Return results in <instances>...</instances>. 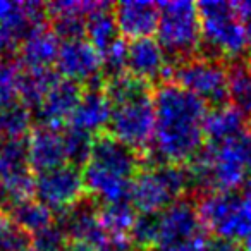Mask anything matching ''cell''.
<instances>
[{
  "mask_svg": "<svg viewBox=\"0 0 251 251\" xmlns=\"http://www.w3.org/2000/svg\"><path fill=\"white\" fill-rule=\"evenodd\" d=\"M244 26H246V33H248V43H250V47H251V21H248Z\"/></svg>",
  "mask_w": 251,
  "mask_h": 251,
  "instance_id": "cell-38",
  "label": "cell"
},
{
  "mask_svg": "<svg viewBox=\"0 0 251 251\" xmlns=\"http://www.w3.org/2000/svg\"><path fill=\"white\" fill-rule=\"evenodd\" d=\"M69 243L66 234L59 227V224H53L52 227L42 230L40 234L33 236V248L36 251H62V248Z\"/></svg>",
  "mask_w": 251,
  "mask_h": 251,
  "instance_id": "cell-33",
  "label": "cell"
},
{
  "mask_svg": "<svg viewBox=\"0 0 251 251\" xmlns=\"http://www.w3.org/2000/svg\"><path fill=\"white\" fill-rule=\"evenodd\" d=\"M191 186L206 193H234L251 174V131L222 145H206L189 162Z\"/></svg>",
  "mask_w": 251,
  "mask_h": 251,
  "instance_id": "cell-4",
  "label": "cell"
},
{
  "mask_svg": "<svg viewBox=\"0 0 251 251\" xmlns=\"http://www.w3.org/2000/svg\"><path fill=\"white\" fill-rule=\"evenodd\" d=\"M4 200H5V193L2 189V186H0V201H4Z\"/></svg>",
  "mask_w": 251,
  "mask_h": 251,
  "instance_id": "cell-40",
  "label": "cell"
},
{
  "mask_svg": "<svg viewBox=\"0 0 251 251\" xmlns=\"http://www.w3.org/2000/svg\"><path fill=\"white\" fill-rule=\"evenodd\" d=\"M83 86L74 81L59 77L42 103L36 107L35 115L38 126H47L53 129H64V126L69 124L81 97H83Z\"/></svg>",
  "mask_w": 251,
  "mask_h": 251,
  "instance_id": "cell-16",
  "label": "cell"
},
{
  "mask_svg": "<svg viewBox=\"0 0 251 251\" xmlns=\"http://www.w3.org/2000/svg\"><path fill=\"white\" fill-rule=\"evenodd\" d=\"M25 251H36V250H35V248H33V246H29V248H26Z\"/></svg>",
  "mask_w": 251,
  "mask_h": 251,
  "instance_id": "cell-41",
  "label": "cell"
},
{
  "mask_svg": "<svg viewBox=\"0 0 251 251\" xmlns=\"http://www.w3.org/2000/svg\"><path fill=\"white\" fill-rule=\"evenodd\" d=\"M0 186L11 203L35 195V174L28 164L26 140H7L0 145Z\"/></svg>",
  "mask_w": 251,
  "mask_h": 251,
  "instance_id": "cell-11",
  "label": "cell"
},
{
  "mask_svg": "<svg viewBox=\"0 0 251 251\" xmlns=\"http://www.w3.org/2000/svg\"><path fill=\"white\" fill-rule=\"evenodd\" d=\"M141 169V153L101 133L95 136L90 158L84 165V188L101 205L129 201L133 181Z\"/></svg>",
  "mask_w": 251,
  "mask_h": 251,
  "instance_id": "cell-3",
  "label": "cell"
},
{
  "mask_svg": "<svg viewBox=\"0 0 251 251\" xmlns=\"http://www.w3.org/2000/svg\"><path fill=\"white\" fill-rule=\"evenodd\" d=\"M248 67H250V69H251V59H250V62H248Z\"/></svg>",
  "mask_w": 251,
  "mask_h": 251,
  "instance_id": "cell-42",
  "label": "cell"
},
{
  "mask_svg": "<svg viewBox=\"0 0 251 251\" xmlns=\"http://www.w3.org/2000/svg\"><path fill=\"white\" fill-rule=\"evenodd\" d=\"M33 114L25 103H16L0 110V138L7 140H26L31 133Z\"/></svg>",
  "mask_w": 251,
  "mask_h": 251,
  "instance_id": "cell-26",
  "label": "cell"
},
{
  "mask_svg": "<svg viewBox=\"0 0 251 251\" xmlns=\"http://www.w3.org/2000/svg\"><path fill=\"white\" fill-rule=\"evenodd\" d=\"M26 148H28L29 169L35 176L67 164L62 129L36 124V127H33L26 138Z\"/></svg>",
  "mask_w": 251,
  "mask_h": 251,
  "instance_id": "cell-17",
  "label": "cell"
},
{
  "mask_svg": "<svg viewBox=\"0 0 251 251\" xmlns=\"http://www.w3.org/2000/svg\"><path fill=\"white\" fill-rule=\"evenodd\" d=\"M59 74L55 69H23L21 79H19V101L26 107L31 108L38 107L50 88L59 79Z\"/></svg>",
  "mask_w": 251,
  "mask_h": 251,
  "instance_id": "cell-23",
  "label": "cell"
},
{
  "mask_svg": "<svg viewBox=\"0 0 251 251\" xmlns=\"http://www.w3.org/2000/svg\"><path fill=\"white\" fill-rule=\"evenodd\" d=\"M112 105L110 136L143 153L151 150L155 134V105L150 84L131 74L108 77L103 84Z\"/></svg>",
  "mask_w": 251,
  "mask_h": 251,
  "instance_id": "cell-2",
  "label": "cell"
},
{
  "mask_svg": "<svg viewBox=\"0 0 251 251\" xmlns=\"http://www.w3.org/2000/svg\"><path fill=\"white\" fill-rule=\"evenodd\" d=\"M21 73V66L16 60L0 57V110L18 101Z\"/></svg>",
  "mask_w": 251,
  "mask_h": 251,
  "instance_id": "cell-29",
  "label": "cell"
},
{
  "mask_svg": "<svg viewBox=\"0 0 251 251\" xmlns=\"http://www.w3.org/2000/svg\"><path fill=\"white\" fill-rule=\"evenodd\" d=\"M246 188H248V193H246V195H248V196H251V179L246 182Z\"/></svg>",
  "mask_w": 251,
  "mask_h": 251,
  "instance_id": "cell-39",
  "label": "cell"
},
{
  "mask_svg": "<svg viewBox=\"0 0 251 251\" xmlns=\"http://www.w3.org/2000/svg\"><path fill=\"white\" fill-rule=\"evenodd\" d=\"M60 40L52 28L42 25L33 29L18 49V64L23 69H50L59 55Z\"/></svg>",
  "mask_w": 251,
  "mask_h": 251,
  "instance_id": "cell-20",
  "label": "cell"
},
{
  "mask_svg": "<svg viewBox=\"0 0 251 251\" xmlns=\"http://www.w3.org/2000/svg\"><path fill=\"white\" fill-rule=\"evenodd\" d=\"M191 188L188 165L157 164L141 169L133 181L129 201L138 213H160Z\"/></svg>",
  "mask_w": 251,
  "mask_h": 251,
  "instance_id": "cell-6",
  "label": "cell"
},
{
  "mask_svg": "<svg viewBox=\"0 0 251 251\" xmlns=\"http://www.w3.org/2000/svg\"><path fill=\"white\" fill-rule=\"evenodd\" d=\"M62 251H97L90 246H84V244H77V243H67L62 248Z\"/></svg>",
  "mask_w": 251,
  "mask_h": 251,
  "instance_id": "cell-37",
  "label": "cell"
},
{
  "mask_svg": "<svg viewBox=\"0 0 251 251\" xmlns=\"http://www.w3.org/2000/svg\"><path fill=\"white\" fill-rule=\"evenodd\" d=\"M83 172L71 164L35 176V195L52 212L62 213L84 200Z\"/></svg>",
  "mask_w": 251,
  "mask_h": 251,
  "instance_id": "cell-10",
  "label": "cell"
},
{
  "mask_svg": "<svg viewBox=\"0 0 251 251\" xmlns=\"http://www.w3.org/2000/svg\"><path fill=\"white\" fill-rule=\"evenodd\" d=\"M172 64L169 60L167 52L158 43V40L150 38H138L131 40L127 43V53H126V71L131 76L153 83L160 77L171 74Z\"/></svg>",
  "mask_w": 251,
  "mask_h": 251,
  "instance_id": "cell-15",
  "label": "cell"
},
{
  "mask_svg": "<svg viewBox=\"0 0 251 251\" xmlns=\"http://www.w3.org/2000/svg\"><path fill=\"white\" fill-rule=\"evenodd\" d=\"M169 77L206 105L222 107L229 98V69L226 62L206 55H195L172 64Z\"/></svg>",
  "mask_w": 251,
  "mask_h": 251,
  "instance_id": "cell-9",
  "label": "cell"
},
{
  "mask_svg": "<svg viewBox=\"0 0 251 251\" xmlns=\"http://www.w3.org/2000/svg\"><path fill=\"white\" fill-rule=\"evenodd\" d=\"M203 55L212 59H237L250 47L246 26L236 14L234 4L222 0L200 2Z\"/></svg>",
  "mask_w": 251,
  "mask_h": 251,
  "instance_id": "cell-5",
  "label": "cell"
},
{
  "mask_svg": "<svg viewBox=\"0 0 251 251\" xmlns=\"http://www.w3.org/2000/svg\"><path fill=\"white\" fill-rule=\"evenodd\" d=\"M208 237V236H206ZM206 237L201 239L191 241V243H184V244H176V246H167V248H157L153 251H201L203 244H205Z\"/></svg>",
  "mask_w": 251,
  "mask_h": 251,
  "instance_id": "cell-35",
  "label": "cell"
},
{
  "mask_svg": "<svg viewBox=\"0 0 251 251\" xmlns=\"http://www.w3.org/2000/svg\"><path fill=\"white\" fill-rule=\"evenodd\" d=\"M105 251H148V250L138 246V244H134L129 239H121V241H114Z\"/></svg>",
  "mask_w": 251,
  "mask_h": 251,
  "instance_id": "cell-36",
  "label": "cell"
},
{
  "mask_svg": "<svg viewBox=\"0 0 251 251\" xmlns=\"http://www.w3.org/2000/svg\"><path fill=\"white\" fill-rule=\"evenodd\" d=\"M157 36L167 55L177 57V62L195 57L201 49L198 5L189 0L160 2Z\"/></svg>",
  "mask_w": 251,
  "mask_h": 251,
  "instance_id": "cell-7",
  "label": "cell"
},
{
  "mask_svg": "<svg viewBox=\"0 0 251 251\" xmlns=\"http://www.w3.org/2000/svg\"><path fill=\"white\" fill-rule=\"evenodd\" d=\"M59 227L66 234L69 243H77L90 246L97 251H105L112 243L110 236L103 229L98 217V208L90 201L83 200L76 206L59 213Z\"/></svg>",
  "mask_w": 251,
  "mask_h": 251,
  "instance_id": "cell-14",
  "label": "cell"
},
{
  "mask_svg": "<svg viewBox=\"0 0 251 251\" xmlns=\"http://www.w3.org/2000/svg\"><path fill=\"white\" fill-rule=\"evenodd\" d=\"M206 237L196 205L188 198H181L158 213V230L153 250L191 243Z\"/></svg>",
  "mask_w": 251,
  "mask_h": 251,
  "instance_id": "cell-12",
  "label": "cell"
},
{
  "mask_svg": "<svg viewBox=\"0 0 251 251\" xmlns=\"http://www.w3.org/2000/svg\"><path fill=\"white\" fill-rule=\"evenodd\" d=\"M55 73L64 79L77 84H100L97 83L103 73L101 57L98 50L86 38H76L60 42L59 55L55 60Z\"/></svg>",
  "mask_w": 251,
  "mask_h": 251,
  "instance_id": "cell-13",
  "label": "cell"
},
{
  "mask_svg": "<svg viewBox=\"0 0 251 251\" xmlns=\"http://www.w3.org/2000/svg\"><path fill=\"white\" fill-rule=\"evenodd\" d=\"M2 141H4V140H2V138H0V145H2Z\"/></svg>",
  "mask_w": 251,
  "mask_h": 251,
  "instance_id": "cell-43",
  "label": "cell"
},
{
  "mask_svg": "<svg viewBox=\"0 0 251 251\" xmlns=\"http://www.w3.org/2000/svg\"><path fill=\"white\" fill-rule=\"evenodd\" d=\"M98 217L107 230V234L114 241L127 239L138 219V212L131 201L112 203V205H101L98 208Z\"/></svg>",
  "mask_w": 251,
  "mask_h": 251,
  "instance_id": "cell-24",
  "label": "cell"
},
{
  "mask_svg": "<svg viewBox=\"0 0 251 251\" xmlns=\"http://www.w3.org/2000/svg\"><path fill=\"white\" fill-rule=\"evenodd\" d=\"M31 246V237L7 213H0V251H25Z\"/></svg>",
  "mask_w": 251,
  "mask_h": 251,
  "instance_id": "cell-31",
  "label": "cell"
},
{
  "mask_svg": "<svg viewBox=\"0 0 251 251\" xmlns=\"http://www.w3.org/2000/svg\"><path fill=\"white\" fill-rule=\"evenodd\" d=\"M107 2H93V0H59V2H50L45 4L47 16L52 19L57 18H79L88 19L93 12L107 7Z\"/></svg>",
  "mask_w": 251,
  "mask_h": 251,
  "instance_id": "cell-30",
  "label": "cell"
},
{
  "mask_svg": "<svg viewBox=\"0 0 251 251\" xmlns=\"http://www.w3.org/2000/svg\"><path fill=\"white\" fill-rule=\"evenodd\" d=\"M110 112L112 105L103 84H93L83 91V97L67 126L84 131L91 136H98L110 122Z\"/></svg>",
  "mask_w": 251,
  "mask_h": 251,
  "instance_id": "cell-19",
  "label": "cell"
},
{
  "mask_svg": "<svg viewBox=\"0 0 251 251\" xmlns=\"http://www.w3.org/2000/svg\"><path fill=\"white\" fill-rule=\"evenodd\" d=\"M64 143H66V153H67V164L74 165L79 169V165H86L88 158L91 153L95 136L79 131L76 127L66 126L62 129Z\"/></svg>",
  "mask_w": 251,
  "mask_h": 251,
  "instance_id": "cell-28",
  "label": "cell"
},
{
  "mask_svg": "<svg viewBox=\"0 0 251 251\" xmlns=\"http://www.w3.org/2000/svg\"><path fill=\"white\" fill-rule=\"evenodd\" d=\"M155 134L151 150L157 164L188 165L205 141L208 105L176 83H162L153 91Z\"/></svg>",
  "mask_w": 251,
  "mask_h": 251,
  "instance_id": "cell-1",
  "label": "cell"
},
{
  "mask_svg": "<svg viewBox=\"0 0 251 251\" xmlns=\"http://www.w3.org/2000/svg\"><path fill=\"white\" fill-rule=\"evenodd\" d=\"M198 213L206 230L217 237L246 243L251 237V196L239 193H206L200 198Z\"/></svg>",
  "mask_w": 251,
  "mask_h": 251,
  "instance_id": "cell-8",
  "label": "cell"
},
{
  "mask_svg": "<svg viewBox=\"0 0 251 251\" xmlns=\"http://www.w3.org/2000/svg\"><path fill=\"white\" fill-rule=\"evenodd\" d=\"M201 251H243L239 243L224 239V237H206Z\"/></svg>",
  "mask_w": 251,
  "mask_h": 251,
  "instance_id": "cell-34",
  "label": "cell"
},
{
  "mask_svg": "<svg viewBox=\"0 0 251 251\" xmlns=\"http://www.w3.org/2000/svg\"><path fill=\"white\" fill-rule=\"evenodd\" d=\"M229 100L246 119H251V69L248 64L234 62L229 67Z\"/></svg>",
  "mask_w": 251,
  "mask_h": 251,
  "instance_id": "cell-27",
  "label": "cell"
},
{
  "mask_svg": "<svg viewBox=\"0 0 251 251\" xmlns=\"http://www.w3.org/2000/svg\"><path fill=\"white\" fill-rule=\"evenodd\" d=\"M112 5L100 9V11L93 12L91 16H88L86 19V29H84V36L86 40L98 50L100 57L117 42L119 29L115 25L114 14H112Z\"/></svg>",
  "mask_w": 251,
  "mask_h": 251,
  "instance_id": "cell-25",
  "label": "cell"
},
{
  "mask_svg": "<svg viewBox=\"0 0 251 251\" xmlns=\"http://www.w3.org/2000/svg\"><path fill=\"white\" fill-rule=\"evenodd\" d=\"M158 213H138V219L131 230V239L141 248H153L157 241Z\"/></svg>",
  "mask_w": 251,
  "mask_h": 251,
  "instance_id": "cell-32",
  "label": "cell"
},
{
  "mask_svg": "<svg viewBox=\"0 0 251 251\" xmlns=\"http://www.w3.org/2000/svg\"><path fill=\"white\" fill-rule=\"evenodd\" d=\"M246 131V117L232 105L215 107L206 114L205 140L208 145H222Z\"/></svg>",
  "mask_w": 251,
  "mask_h": 251,
  "instance_id": "cell-21",
  "label": "cell"
},
{
  "mask_svg": "<svg viewBox=\"0 0 251 251\" xmlns=\"http://www.w3.org/2000/svg\"><path fill=\"white\" fill-rule=\"evenodd\" d=\"M112 14L119 33L131 40L150 38L153 33H157L158 4L155 2H121L112 5Z\"/></svg>",
  "mask_w": 251,
  "mask_h": 251,
  "instance_id": "cell-18",
  "label": "cell"
},
{
  "mask_svg": "<svg viewBox=\"0 0 251 251\" xmlns=\"http://www.w3.org/2000/svg\"><path fill=\"white\" fill-rule=\"evenodd\" d=\"M29 237L36 236L42 230L49 229L55 224L53 212L47 205H43L38 200H25V201L12 203L11 212L7 213Z\"/></svg>",
  "mask_w": 251,
  "mask_h": 251,
  "instance_id": "cell-22",
  "label": "cell"
}]
</instances>
